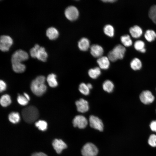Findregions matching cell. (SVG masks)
Here are the masks:
<instances>
[{
  "instance_id": "cell-1",
  "label": "cell",
  "mask_w": 156,
  "mask_h": 156,
  "mask_svg": "<svg viewBox=\"0 0 156 156\" xmlns=\"http://www.w3.org/2000/svg\"><path fill=\"white\" fill-rule=\"evenodd\" d=\"M22 115L23 120L26 122L31 123L38 119L39 116V112L36 107L30 106L22 110Z\"/></svg>"
},
{
  "instance_id": "cell-2",
  "label": "cell",
  "mask_w": 156,
  "mask_h": 156,
  "mask_svg": "<svg viewBox=\"0 0 156 156\" xmlns=\"http://www.w3.org/2000/svg\"><path fill=\"white\" fill-rule=\"evenodd\" d=\"M125 47L122 45L118 44L112 50L109 52L108 58L109 60L114 62L118 59H122L126 51Z\"/></svg>"
},
{
  "instance_id": "cell-3",
  "label": "cell",
  "mask_w": 156,
  "mask_h": 156,
  "mask_svg": "<svg viewBox=\"0 0 156 156\" xmlns=\"http://www.w3.org/2000/svg\"><path fill=\"white\" fill-rule=\"evenodd\" d=\"M30 53L31 56L33 58H37L43 62L47 61L48 54L44 48L40 47L38 44H35L34 47L30 49Z\"/></svg>"
},
{
  "instance_id": "cell-4",
  "label": "cell",
  "mask_w": 156,
  "mask_h": 156,
  "mask_svg": "<svg viewBox=\"0 0 156 156\" xmlns=\"http://www.w3.org/2000/svg\"><path fill=\"white\" fill-rule=\"evenodd\" d=\"M30 88L33 93L38 96H42L46 92L47 89L44 82L40 81L36 78L31 82Z\"/></svg>"
},
{
  "instance_id": "cell-5",
  "label": "cell",
  "mask_w": 156,
  "mask_h": 156,
  "mask_svg": "<svg viewBox=\"0 0 156 156\" xmlns=\"http://www.w3.org/2000/svg\"><path fill=\"white\" fill-rule=\"evenodd\" d=\"M98 153L96 146L91 143H87L83 147L81 150L83 156H96Z\"/></svg>"
},
{
  "instance_id": "cell-6",
  "label": "cell",
  "mask_w": 156,
  "mask_h": 156,
  "mask_svg": "<svg viewBox=\"0 0 156 156\" xmlns=\"http://www.w3.org/2000/svg\"><path fill=\"white\" fill-rule=\"evenodd\" d=\"M28 58V55L26 52L21 49L18 50L16 51L12 56V64L21 63L22 62L27 60Z\"/></svg>"
},
{
  "instance_id": "cell-7",
  "label": "cell",
  "mask_w": 156,
  "mask_h": 156,
  "mask_svg": "<svg viewBox=\"0 0 156 156\" xmlns=\"http://www.w3.org/2000/svg\"><path fill=\"white\" fill-rule=\"evenodd\" d=\"M12 38L7 35H3L0 37V49L3 52L8 51L13 44Z\"/></svg>"
},
{
  "instance_id": "cell-8",
  "label": "cell",
  "mask_w": 156,
  "mask_h": 156,
  "mask_svg": "<svg viewBox=\"0 0 156 156\" xmlns=\"http://www.w3.org/2000/svg\"><path fill=\"white\" fill-rule=\"evenodd\" d=\"M90 126L92 128L102 131L103 125L102 120L98 117L94 115H91L89 118Z\"/></svg>"
},
{
  "instance_id": "cell-9",
  "label": "cell",
  "mask_w": 156,
  "mask_h": 156,
  "mask_svg": "<svg viewBox=\"0 0 156 156\" xmlns=\"http://www.w3.org/2000/svg\"><path fill=\"white\" fill-rule=\"evenodd\" d=\"M65 15L66 18L70 21L77 19L78 17L79 12L77 9L73 6L68 7L65 11Z\"/></svg>"
},
{
  "instance_id": "cell-10",
  "label": "cell",
  "mask_w": 156,
  "mask_h": 156,
  "mask_svg": "<svg viewBox=\"0 0 156 156\" xmlns=\"http://www.w3.org/2000/svg\"><path fill=\"white\" fill-rule=\"evenodd\" d=\"M88 121L86 118L81 115L76 116L73 120V124L74 127L79 129L85 128L88 124Z\"/></svg>"
},
{
  "instance_id": "cell-11",
  "label": "cell",
  "mask_w": 156,
  "mask_h": 156,
  "mask_svg": "<svg viewBox=\"0 0 156 156\" xmlns=\"http://www.w3.org/2000/svg\"><path fill=\"white\" fill-rule=\"evenodd\" d=\"M141 101L145 104H148L152 103L155 98L151 92L149 90L143 91L140 95Z\"/></svg>"
},
{
  "instance_id": "cell-12",
  "label": "cell",
  "mask_w": 156,
  "mask_h": 156,
  "mask_svg": "<svg viewBox=\"0 0 156 156\" xmlns=\"http://www.w3.org/2000/svg\"><path fill=\"white\" fill-rule=\"evenodd\" d=\"M77 111L83 113L88 111L89 109L88 102L83 99H81L75 102Z\"/></svg>"
},
{
  "instance_id": "cell-13",
  "label": "cell",
  "mask_w": 156,
  "mask_h": 156,
  "mask_svg": "<svg viewBox=\"0 0 156 156\" xmlns=\"http://www.w3.org/2000/svg\"><path fill=\"white\" fill-rule=\"evenodd\" d=\"M52 145L58 154L61 153L63 150L67 147L66 144L61 139H55L53 142Z\"/></svg>"
},
{
  "instance_id": "cell-14",
  "label": "cell",
  "mask_w": 156,
  "mask_h": 156,
  "mask_svg": "<svg viewBox=\"0 0 156 156\" xmlns=\"http://www.w3.org/2000/svg\"><path fill=\"white\" fill-rule=\"evenodd\" d=\"M90 53L94 57H100L102 56L103 53V49L99 45L94 44L90 47Z\"/></svg>"
},
{
  "instance_id": "cell-15",
  "label": "cell",
  "mask_w": 156,
  "mask_h": 156,
  "mask_svg": "<svg viewBox=\"0 0 156 156\" xmlns=\"http://www.w3.org/2000/svg\"><path fill=\"white\" fill-rule=\"evenodd\" d=\"M109 61L108 57L101 56L97 59V62L100 69L106 70L109 67Z\"/></svg>"
},
{
  "instance_id": "cell-16",
  "label": "cell",
  "mask_w": 156,
  "mask_h": 156,
  "mask_svg": "<svg viewBox=\"0 0 156 156\" xmlns=\"http://www.w3.org/2000/svg\"><path fill=\"white\" fill-rule=\"evenodd\" d=\"M46 35L50 40H54L58 38L59 34L56 29L53 27H51L47 30Z\"/></svg>"
},
{
  "instance_id": "cell-17",
  "label": "cell",
  "mask_w": 156,
  "mask_h": 156,
  "mask_svg": "<svg viewBox=\"0 0 156 156\" xmlns=\"http://www.w3.org/2000/svg\"><path fill=\"white\" fill-rule=\"evenodd\" d=\"M129 31L131 36L135 38L140 37L142 34V31L141 28L137 25L131 27Z\"/></svg>"
},
{
  "instance_id": "cell-18",
  "label": "cell",
  "mask_w": 156,
  "mask_h": 156,
  "mask_svg": "<svg viewBox=\"0 0 156 156\" xmlns=\"http://www.w3.org/2000/svg\"><path fill=\"white\" fill-rule=\"evenodd\" d=\"M90 41L86 38H81L78 42V46L79 49L82 51H87L90 47Z\"/></svg>"
},
{
  "instance_id": "cell-19",
  "label": "cell",
  "mask_w": 156,
  "mask_h": 156,
  "mask_svg": "<svg viewBox=\"0 0 156 156\" xmlns=\"http://www.w3.org/2000/svg\"><path fill=\"white\" fill-rule=\"evenodd\" d=\"M48 83L50 86L54 88L58 85V82L56 79V76L54 74L49 75L47 79Z\"/></svg>"
},
{
  "instance_id": "cell-20",
  "label": "cell",
  "mask_w": 156,
  "mask_h": 156,
  "mask_svg": "<svg viewBox=\"0 0 156 156\" xmlns=\"http://www.w3.org/2000/svg\"><path fill=\"white\" fill-rule=\"evenodd\" d=\"M88 74L91 78L96 79L101 74V70L99 67H96L90 69L88 71Z\"/></svg>"
},
{
  "instance_id": "cell-21",
  "label": "cell",
  "mask_w": 156,
  "mask_h": 156,
  "mask_svg": "<svg viewBox=\"0 0 156 156\" xmlns=\"http://www.w3.org/2000/svg\"><path fill=\"white\" fill-rule=\"evenodd\" d=\"M12 66L13 70L17 73H23L26 69L25 65L21 63L12 64Z\"/></svg>"
},
{
  "instance_id": "cell-22",
  "label": "cell",
  "mask_w": 156,
  "mask_h": 156,
  "mask_svg": "<svg viewBox=\"0 0 156 156\" xmlns=\"http://www.w3.org/2000/svg\"><path fill=\"white\" fill-rule=\"evenodd\" d=\"M114 85L113 83L109 80H106L104 81L103 84V90L109 93L112 92L113 90Z\"/></svg>"
},
{
  "instance_id": "cell-23",
  "label": "cell",
  "mask_w": 156,
  "mask_h": 156,
  "mask_svg": "<svg viewBox=\"0 0 156 156\" xmlns=\"http://www.w3.org/2000/svg\"><path fill=\"white\" fill-rule=\"evenodd\" d=\"M1 105L3 107H6L9 105L11 103L10 96L8 94H5L2 95L0 100Z\"/></svg>"
},
{
  "instance_id": "cell-24",
  "label": "cell",
  "mask_w": 156,
  "mask_h": 156,
  "mask_svg": "<svg viewBox=\"0 0 156 156\" xmlns=\"http://www.w3.org/2000/svg\"><path fill=\"white\" fill-rule=\"evenodd\" d=\"M144 37L146 40L149 42H151L156 38V33L152 30H147L144 34Z\"/></svg>"
},
{
  "instance_id": "cell-25",
  "label": "cell",
  "mask_w": 156,
  "mask_h": 156,
  "mask_svg": "<svg viewBox=\"0 0 156 156\" xmlns=\"http://www.w3.org/2000/svg\"><path fill=\"white\" fill-rule=\"evenodd\" d=\"M131 68L134 70H140L142 66V62L140 60L137 58L133 59L130 63Z\"/></svg>"
},
{
  "instance_id": "cell-26",
  "label": "cell",
  "mask_w": 156,
  "mask_h": 156,
  "mask_svg": "<svg viewBox=\"0 0 156 156\" xmlns=\"http://www.w3.org/2000/svg\"><path fill=\"white\" fill-rule=\"evenodd\" d=\"M9 121L12 123H18L20 120V117L18 113L13 112L10 113L8 116Z\"/></svg>"
},
{
  "instance_id": "cell-27",
  "label": "cell",
  "mask_w": 156,
  "mask_h": 156,
  "mask_svg": "<svg viewBox=\"0 0 156 156\" xmlns=\"http://www.w3.org/2000/svg\"><path fill=\"white\" fill-rule=\"evenodd\" d=\"M120 40L124 46L129 47L132 44V41L130 37L128 34L121 36Z\"/></svg>"
},
{
  "instance_id": "cell-28",
  "label": "cell",
  "mask_w": 156,
  "mask_h": 156,
  "mask_svg": "<svg viewBox=\"0 0 156 156\" xmlns=\"http://www.w3.org/2000/svg\"><path fill=\"white\" fill-rule=\"evenodd\" d=\"M104 31L107 35L110 37L114 36V29L111 25H107L104 27Z\"/></svg>"
},
{
  "instance_id": "cell-29",
  "label": "cell",
  "mask_w": 156,
  "mask_h": 156,
  "mask_svg": "<svg viewBox=\"0 0 156 156\" xmlns=\"http://www.w3.org/2000/svg\"><path fill=\"white\" fill-rule=\"evenodd\" d=\"M79 90L80 92L85 95H88L90 93V89L87 84L83 83H81L79 86Z\"/></svg>"
},
{
  "instance_id": "cell-30",
  "label": "cell",
  "mask_w": 156,
  "mask_h": 156,
  "mask_svg": "<svg viewBox=\"0 0 156 156\" xmlns=\"http://www.w3.org/2000/svg\"><path fill=\"white\" fill-rule=\"evenodd\" d=\"M35 125L39 129L43 131L47 129V122L43 120H39L36 122Z\"/></svg>"
},
{
  "instance_id": "cell-31",
  "label": "cell",
  "mask_w": 156,
  "mask_h": 156,
  "mask_svg": "<svg viewBox=\"0 0 156 156\" xmlns=\"http://www.w3.org/2000/svg\"><path fill=\"white\" fill-rule=\"evenodd\" d=\"M144 43L143 41L141 40L136 41L134 44V47L135 49L140 51L144 48Z\"/></svg>"
},
{
  "instance_id": "cell-32",
  "label": "cell",
  "mask_w": 156,
  "mask_h": 156,
  "mask_svg": "<svg viewBox=\"0 0 156 156\" xmlns=\"http://www.w3.org/2000/svg\"><path fill=\"white\" fill-rule=\"evenodd\" d=\"M17 101L19 104L22 105H25L28 102V101L24 96L20 95H18Z\"/></svg>"
},
{
  "instance_id": "cell-33",
  "label": "cell",
  "mask_w": 156,
  "mask_h": 156,
  "mask_svg": "<svg viewBox=\"0 0 156 156\" xmlns=\"http://www.w3.org/2000/svg\"><path fill=\"white\" fill-rule=\"evenodd\" d=\"M156 14V5H153L151 6L149 9L148 16L152 20L154 18Z\"/></svg>"
},
{
  "instance_id": "cell-34",
  "label": "cell",
  "mask_w": 156,
  "mask_h": 156,
  "mask_svg": "<svg viewBox=\"0 0 156 156\" xmlns=\"http://www.w3.org/2000/svg\"><path fill=\"white\" fill-rule=\"evenodd\" d=\"M148 142L151 146L154 147L156 146V135H151L149 138Z\"/></svg>"
},
{
  "instance_id": "cell-35",
  "label": "cell",
  "mask_w": 156,
  "mask_h": 156,
  "mask_svg": "<svg viewBox=\"0 0 156 156\" xmlns=\"http://www.w3.org/2000/svg\"><path fill=\"white\" fill-rule=\"evenodd\" d=\"M7 88V85L6 83L3 80H1L0 81V91L1 92L5 91Z\"/></svg>"
},
{
  "instance_id": "cell-36",
  "label": "cell",
  "mask_w": 156,
  "mask_h": 156,
  "mask_svg": "<svg viewBox=\"0 0 156 156\" xmlns=\"http://www.w3.org/2000/svg\"><path fill=\"white\" fill-rule=\"evenodd\" d=\"M150 127L152 131L156 132V120L153 121L151 122Z\"/></svg>"
},
{
  "instance_id": "cell-37",
  "label": "cell",
  "mask_w": 156,
  "mask_h": 156,
  "mask_svg": "<svg viewBox=\"0 0 156 156\" xmlns=\"http://www.w3.org/2000/svg\"><path fill=\"white\" fill-rule=\"evenodd\" d=\"M31 156H47L45 154L42 152L36 153L33 154Z\"/></svg>"
},
{
  "instance_id": "cell-38",
  "label": "cell",
  "mask_w": 156,
  "mask_h": 156,
  "mask_svg": "<svg viewBox=\"0 0 156 156\" xmlns=\"http://www.w3.org/2000/svg\"><path fill=\"white\" fill-rule=\"evenodd\" d=\"M24 96L29 101L30 100V98L29 95L26 93H24Z\"/></svg>"
},
{
  "instance_id": "cell-39",
  "label": "cell",
  "mask_w": 156,
  "mask_h": 156,
  "mask_svg": "<svg viewBox=\"0 0 156 156\" xmlns=\"http://www.w3.org/2000/svg\"><path fill=\"white\" fill-rule=\"evenodd\" d=\"M103 1L105 2H113L116 1L115 0H103Z\"/></svg>"
},
{
  "instance_id": "cell-40",
  "label": "cell",
  "mask_w": 156,
  "mask_h": 156,
  "mask_svg": "<svg viewBox=\"0 0 156 156\" xmlns=\"http://www.w3.org/2000/svg\"><path fill=\"white\" fill-rule=\"evenodd\" d=\"M87 85L89 88L90 90L92 88V84L90 83H88L87 84Z\"/></svg>"
},
{
  "instance_id": "cell-41",
  "label": "cell",
  "mask_w": 156,
  "mask_h": 156,
  "mask_svg": "<svg viewBox=\"0 0 156 156\" xmlns=\"http://www.w3.org/2000/svg\"><path fill=\"white\" fill-rule=\"evenodd\" d=\"M152 21L155 23L156 24V14L155 16V17L152 20Z\"/></svg>"
},
{
  "instance_id": "cell-42",
  "label": "cell",
  "mask_w": 156,
  "mask_h": 156,
  "mask_svg": "<svg viewBox=\"0 0 156 156\" xmlns=\"http://www.w3.org/2000/svg\"><path fill=\"white\" fill-rule=\"evenodd\" d=\"M146 49L145 48H144L142 49L141 50L140 52L142 53H144L146 52Z\"/></svg>"
}]
</instances>
